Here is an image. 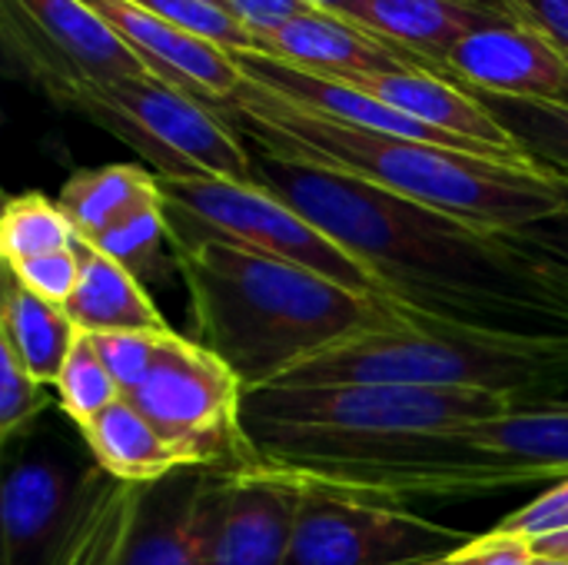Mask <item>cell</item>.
I'll list each match as a JSON object with an SVG mask.
<instances>
[{"instance_id":"obj_12","label":"cell","mask_w":568,"mask_h":565,"mask_svg":"<svg viewBox=\"0 0 568 565\" xmlns=\"http://www.w3.org/2000/svg\"><path fill=\"white\" fill-rule=\"evenodd\" d=\"M83 3H90L116 30V37L140 57V63L153 77L186 90L190 97L210 107L230 103L233 93L240 90L243 73L230 50L160 20L130 0H83Z\"/></svg>"},{"instance_id":"obj_21","label":"cell","mask_w":568,"mask_h":565,"mask_svg":"<svg viewBox=\"0 0 568 565\" xmlns=\"http://www.w3.org/2000/svg\"><path fill=\"white\" fill-rule=\"evenodd\" d=\"M90 460L113 480L130 486H156L186 470L176 450L150 426V420L123 396L80 430Z\"/></svg>"},{"instance_id":"obj_23","label":"cell","mask_w":568,"mask_h":565,"mask_svg":"<svg viewBox=\"0 0 568 565\" xmlns=\"http://www.w3.org/2000/svg\"><path fill=\"white\" fill-rule=\"evenodd\" d=\"M160 200H163L160 176L133 163H106L93 170H77L60 186V196H57L77 236L87 243H93L106 230L130 220L136 210L160 203Z\"/></svg>"},{"instance_id":"obj_11","label":"cell","mask_w":568,"mask_h":565,"mask_svg":"<svg viewBox=\"0 0 568 565\" xmlns=\"http://www.w3.org/2000/svg\"><path fill=\"white\" fill-rule=\"evenodd\" d=\"M306 486L273 466L206 470L200 493L203 565H283Z\"/></svg>"},{"instance_id":"obj_24","label":"cell","mask_w":568,"mask_h":565,"mask_svg":"<svg viewBox=\"0 0 568 565\" xmlns=\"http://www.w3.org/2000/svg\"><path fill=\"white\" fill-rule=\"evenodd\" d=\"M473 93L503 123V130L513 137V143L536 167H542L546 173H556V176H568V103L516 100V97L486 93V90H473Z\"/></svg>"},{"instance_id":"obj_39","label":"cell","mask_w":568,"mask_h":565,"mask_svg":"<svg viewBox=\"0 0 568 565\" xmlns=\"http://www.w3.org/2000/svg\"><path fill=\"white\" fill-rule=\"evenodd\" d=\"M463 3H476V7H489V10H499V13H509V17H513V10L506 7V0H463Z\"/></svg>"},{"instance_id":"obj_36","label":"cell","mask_w":568,"mask_h":565,"mask_svg":"<svg viewBox=\"0 0 568 565\" xmlns=\"http://www.w3.org/2000/svg\"><path fill=\"white\" fill-rule=\"evenodd\" d=\"M506 7L568 57V0H506Z\"/></svg>"},{"instance_id":"obj_18","label":"cell","mask_w":568,"mask_h":565,"mask_svg":"<svg viewBox=\"0 0 568 565\" xmlns=\"http://www.w3.org/2000/svg\"><path fill=\"white\" fill-rule=\"evenodd\" d=\"M343 17L366 27L369 33H379L419 53L443 77H446L443 70L446 57L463 37L483 27H499V23L516 20L509 13L463 3V0H353V7Z\"/></svg>"},{"instance_id":"obj_41","label":"cell","mask_w":568,"mask_h":565,"mask_svg":"<svg viewBox=\"0 0 568 565\" xmlns=\"http://www.w3.org/2000/svg\"><path fill=\"white\" fill-rule=\"evenodd\" d=\"M419 565H443V559H436V563H419Z\"/></svg>"},{"instance_id":"obj_22","label":"cell","mask_w":568,"mask_h":565,"mask_svg":"<svg viewBox=\"0 0 568 565\" xmlns=\"http://www.w3.org/2000/svg\"><path fill=\"white\" fill-rule=\"evenodd\" d=\"M80 330L63 306H53L30 290H23L3 270V300H0V346L17 356V363L43 386L60 380V370L77 343Z\"/></svg>"},{"instance_id":"obj_27","label":"cell","mask_w":568,"mask_h":565,"mask_svg":"<svg viewBox=\"0 0 568 565\" xmlns=\"http://www.w3.org/2000/svg\"><path fill=\"white\" fill-rule=\"evenodd\" d=\"M90 246H97L100 253L113 256V260H116L120 266H126L140 283H143V280H160V256H163V246L173 250L170 220H166V200L136 210L130 220H123L120 226L106 230V233L97 236Z\"/></svg>"},{"instance_id":"obj_40","label":"cell","mask_w":568,"mask_h":565,"mask_svg":"<svg viewBox=\"0 0 568 565\" xmlns=\"http://www.w3.org/2000/svg\"><path fill=\"white\" fill-rule=\"evenodd\" d=\"M536 565H568V559H549V556H539Z\"/></svg>"},{"instance_id":"obj_8","label":"cell","mask_w":568,"mask_h":565,"mask_svg":"<svg viewBox=\"0 0 568 565\" xmlns=\"http://www.w3.org/2000/svg\"><path fill=\"white\" fill-rule=\"evenodd\" d=\"M126 400L186 470L230 473L256 463L243 433V383L196 340L170 330L150 376Z\"/></svg>"},{"instance_id":"obj_7","label":"cell","mask_w":568,"mask_h":565,"mask_svg":"<svg viewBox=\"0 0 568 565\" xmlns=\"http://www.w3.org/2000/svg\"><path fill=\"white\" fill-rule=\"evenodd\" d=\"M73 113L133 147L156 176H213L253 183V157L236 127L210 103L146 73L87 90Z\"/></svg>"},{"instance_id":"obj_30","label":"cell","mask_w":568,"mask_h":565,"mask_svg":"<svg viewBox=\"0 0 568 565\" xmlns=\"http://www.w3.org/2000/svg\"><path fill=\"white\" fill-rule=\"evenodd\" d=\"M166 333H130L126 330V333H97L90 340H93L100 360L106 363V370L113 373L120 393L130 396L150 376Z\"/></svg>"},{"instance_id":"obj_25","label":"cell","mask_w":568,"mask_h":565,"mask_svg":"<svg viewBox=\"0 0 568 565\" xmlns=\"http://www.w3.org/2000/svg\"><path fill=\"white\" fill-rule=\"evenodd\" d=\"M73 243H77V230L57 200L43 193H20L7 200L3 216H0L3 266H17L43 253L70 250Z\"/></svg>"},{"instance_id":"obj_42","label":"cell","mask_w":568,"mask_h":565,"mask_svg":"<svg viewBox=\"0 0 568 565\" xmlns=\"http://www.w3.org/2000/svg\"><path fill=\"white\" fill-rule=\"evenodd\" d=\"M210 3H216V7H220V0H210Z\"/></svg>"},{"instance_id":"obj_19","label":"cell","mask_w":568,"mask_h":565,"mask_svg":"<svg viewBox=\"0 0 568 565\" xmlns=\"http://www.w3.org/2000/svg\"><path fill=\"white\" fill-rule=\"evenodd\" d=\"M80 253V280L73 296L67 300V316L87 336L97 333H166L163 313L146 296L143 283L120 266L113 256L100 253L87 240L77 236Z\"/></svg>"},{"instance_id":"obj_6","label":"cell","mask_w":568,"mask_h":565,"mask_svg":"<svg viewBox=\"0 0 568 565\" xmlns=\"http://www.w3.org/2000/svg\"><path fill=\"white\" fill-rule=\"evenodd\" d=\"M173 250L196 243H226L246 253L273 256L320 273L359 296H389V290L320 226L256 183L213 176H160Z\"/></svg>"},{"instance_id":"obj_26","label":"cell","mask_w":568,"mask_h":565,"mask_svg":"<svg viewBox=\"0 0 568 565\" xmlns=\"http://www.w3.org/2000/svg\"><path fill=\"white\" fill-rule=\"evenodd\" d=\"M53 390H57L60 410L67 413V420L77 430H83L103 410H110L116 400H123L113 373L106 370V363L100 360V353H97V346H93V340L87 333L77 336V343H73Z\"/></svg>"},{"instance_id":"obj_13","label":"cell","mask_w":568,"mask_h":565,"mask_svg":"<svg viewBox=\"0 0 568 565\" xmlns=\"http://www.w3.org/2000/svg\"><path fill=\"white\" fill-rule=\"evenodd\" d=\"M443 70L449 80L473 90L568 103V57L519 20L463 37Z\"/></svg>"},{"instance_id":"obj_31","label":"cell","mask_w":568,"mask_h":565,"mask_svg":"<svg viewBox=\"0 0 568 565\" xmlns=\"http://www.w3.org/2000/svg\"><path fill=\"white\" fill-rule=\"evenodd\" d=\"M23 290H30L33 296L53 303V306H67V300L77 290L80 280V253L77 243L70 250H57V253H43L33 260H23L17 266H3Z\"/></svg>"},{"instance_id":"obj_28","label":"cell","mask_w":568,"mask_h":565,"mask_svg":"<svg viewBox=\"0 0 568 565\" xmlns=\"http://www.w3.org/2000/svg\"><path fill=\"white\" fill-rule=\"evenodd\" d=\"M143 10H150L153 17L173 23V27H183L230 53H240V50H256V40L253 33L233 20L223 7L210 3V0H130Z\"/></svg>"},{"instance_id":"obj_14","label":"cell","mask_w":568,"mask_h":565,"mask_svg":"<svg viewBox=\"0 0 568 565\" xmlns=\"http://www.w3.org/2000/svg\"><path fill=\"white\" fill-rule=\"evenodd\" d=\"M90 466L57 453H23L7 466L0 523L3 565H47Z\"/></svg>"},{"instance_id":"obj_20","label":"cell","mask_w":568,"mask_h":565,"mask_svg":"<svg viewBox=\"0 0 568 565\" xmlns=\"http://www.w3.org/2000/svg\"><path fill=\"white\" fill-rule=\"evenodd\" d=\"M206 470H180L146 486L123 565H203L200 493Z\"/></svg>"},{"instance_id":"obj_5","label":"cell","mask_w":568,"mask_h":565,"mask_svg":"<svg viewBox=\"0 0 568 565\" xmlns=\"http://www.w3.org/2000/svg\"><path fill=\"white\" fill-rule=\"evenodd\" d=\"M523 403L473 390L393 383H270L243 390V433L256 453L290 443L443 433L496 420Z\"/></svg>"},{"instance_id":"obj_35","label":"cell","mask_w":568,"mask_h":565,"mask_svg":"<svg viewBox=\"0 0 568 565\" xmlns=\"http://www.w3.org/2000/svg\"><path fill=\"white\" fill-rule=\"evenodd\" d=\"M220 7L233 20H240L253 33V40L276 30V27H283L293 17H303V13L316 10L306 0H220Z\"/></svg>"},{"instance_id":"obj_1","label":"cell","mask_w":568,"mask_h":565,"mask_svg":"<svg viewBox=\"0 0 568 565\" xmlns=\"http://www.w3.org/2000/svg\"><path fill=\"white\" fill-rule=\"evenodd\" d=\"M246 147L253 183L356 256L396 303L479 330L568 336V286L513 230H486L349 173Z\"/></svg>"},{"instance_id":"obj_15","label":"cell","mask_w":568,"mask_h":565,"mask_svg":"<svg viewBox=\"0 0 568 565\" xmlns=\"http://www.w3.org/2000/svg\"><path fill=\"white\" fill-rule=\"evenodd\" d=\"M256 53H266L283 63L303 67L310 73L336 77V80L363 77V73H399V70L439 73L419 53L379 33H369L366 27L329 10H310L256 37Z\"/></svg>"},{"instance_id":"obj_10","label":"cell","mask_w":568,"mask_h":565,"mask_svg":"<svg viewBox=\"0 0 568 565\" xmlns=\"http://www.w3.org/2000/svg\"><path fill=\"white\" fill-rule=\"evenodd\" d=\"M473 536L396 503L306 486L283 565H419L453 556Z\"/></svg>"},{"instance_id":"obj_16","label":"cell","mask_w":568,"mask_h":565,"mask_svg":"<svg viewBox=\"0 0 568 565\" xmlns=\"http://www.w3.org/2000/svg\"><path fill=\"white\" fill-rule=\"evenodd\" d=\"M336 80V77H333ZM343 83H353L373 97H379L383 103L403 110L406 117L433 127V130H443L449 137H459L466 143H476V147H486L506 160H516V163H529L536 167L516 143L513 137L503 130V123L479 103V97L443 77V73H433V70H399V73H363V77H346Z\"/></svg>"},{"instance_id":"obj_34","label":"cell","mask_w":568,"mask_h":565,"mask_svg":"<svg viewBox=\"0 0 568 565\" xmlns=\"http://www.w3.org/2000/svg\"><path fill=\"white\" fill-rule=\"evenodd\" d=\"M562 183H566V206H559L556 213H549V216H542L536 223H526V226H519L513 233L526 246L542 253L568 286V176H562Z\"/></svg>"},{"instance_id":"obj_3","label":"cell","mask_w":568,"mask_h":565,"mask_svg":"<svg viewBox=\"0 0 568 565\" xmlns=\"http://www.w3.org/2000/svg\"><path fill=\"white\" fill-rule=\"evenodd\" d=\"M173 266L190 293L196 343L220 356L243 390L280 383L310 356L393 326L409 310L226 243L176 246Z\"/></svg>"},{"instance_id":"obj_32","label":"cell","mask_w":568,"mask_h":565,"mask_svg":"<svg viewBox=\"0 0 568 565\" xmlns=\"http://www.w3.org/2000/svg\"><path fill=\"white\" fill-rule=\"evenodd\" d=\"M503 533H513V536H523L529 543L542 539V536H556V533H566L568 529V480L549 486L542 496H536L529 506L509 513L503 523H499Z\"/></svg>"},{"instance_id":"obj_38","label":"cell","mask_w":568,"mask_h":565,"mask_svg":"<svg viewBox=\"0 0 568 565\" xmlns=\"http://www.w3.org/2000/svg\"><path fill=\"white\" fill-rule=\"evenodd\" d=\"M310 7H316V10H329V13H346L349 7H353V0H306Z\"/></svg>"},{"instance_id":"obj_33","label":"cell","mask_w":568,"mask_h":565,"mask_svg":"<svg viewBox=\"0 0 568 565\" xmlns=\"http://www.w3.org/2000/svg\"><path fill=\"white\" fill-rule=\"evenodd\" d=\"M539 553L529 539L493 529L486 536H473L466 546H459L443 565H536Z\"/></svg>"},{"instance_id":"obj_4","label":"cell","mask_w":568,"mask_h":565,"mask_svg":"<svg viewBox=\"0 0 568 565\" xmlns=\"http://www.w3.org/2000/svg\"><path fill=\"white\" fill-rule=\"evenodd\" d=\"M280 383L473 390L532 406L568 393V336L479 330L406 310L393 326L310 356Z\"/></svg>"},{"instance_id":"obj_2","label":"cell","mask_w":568,"mask_h":565,"mask_svg":"<svg viewBox=\"0 0 568 565\" xmlns=\"http://www.w3.org/2000/svg\"><path fill=\"white\" fill-rule=\"evenodd\" d=\"M216 110L243 140L270 153L349 173L486 230H519L566 206V183L556 173L349 127L293 107L246 77L233 100Z\"/></svg>"},{"instance_id":"obj_9","label":"cell","mask_w":568,"mask_h":565,"mask_svg":"<svg viewBox=\"0 0 568 565\" xmlns=\"http://www.w3.org/2000/svg\"><path fill=\"white\" fill-rule=\"evenodd\" d=\"M0 27L20 70L60 107L146 73L140 57L83 0H0Z\"/></svg>"},{"instance_id":"obj_37","label":"cell","mask_w":568,"mask_h":565,"mask_svg":"<svg viewBox=\"0 0 568 565\" xmlns=\"http://www.w3.org/2000/svg\"><path fill=\"white\" fill-rule=\"evenodd\" d=\"M539 556H549V559H568V529L566 533H556V536H542L532 543Z\"/></svg>"},{"instance_id":"obj_17","label":"cell","mask_w":568,"mask_h":565,"mask_svg":"<svg viewBox=\"0 0 568 565\" xmlns=\"http://www.w3.org/2000/svg\"><path fill=\"white\" fill-rule=\"evenodd\" d=\"M146 486H130L90 463L47 565H123Z\"/></svg>"},{"instance_id":"obj_29","label":"cell","mask_w":568,"mask_h":565,"mask_svg":"<svg viewBox=\"0 0 568 565\" xmlns=\"http://www.w3.org/2000/svg\"><path fill=\"white\" fill-rule=\"evenodd\" d=\"M47 393L43 383H37L13 353L0 346V436L10 443L13 436H27L33 420L47 410Z\"/></svg>"}]
</instances>
